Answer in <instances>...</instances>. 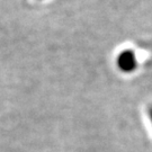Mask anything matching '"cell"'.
Returning <instances> with one entry per match:
<instances>
[{"label":"cell","mask_w":152,"mask_h":152,"mask_svg":"<svg viewBox=\"0 0 152 152\" xmlns=\"http://www.w3.org/2000/svg\"><path fill=\"white\" fill-rule=\"evenodd\" d=\"M118 66L123 71H131L135 68V59H134V54L131 51H125L118 56L117 60Z\"/></svg>","instance_id":"6da1fadb"},{"label":"cell","mask_w":152,"mask_h":152,"mask_svg":"<svg viewBox=\"0 0 152 152\" xmlns=\"http://www.w3.org/2000/svg\"><path fill=\"white\" fill-rule=\"evenodd\" d=\"M151 117H152V112H151Z\"/></svg>","instance_id":"7a4b0ae2"}]
</instances>
